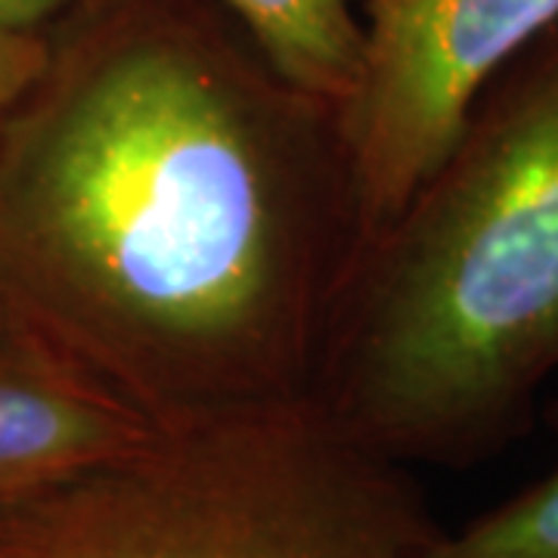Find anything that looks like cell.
Listing matches in <instances>:
<instances>
[{
	"label": "cell",
	"instance_id": "obj_3",
	"mask_svg": "<svg viewBox=\"0 0 558 558\" xmlns=\"http://www.w3.org/2000/svg\"><path fill=\"white\" fill-rule=\"evenodd\" d=\"M435 531L403 465L301 395L156 425L0 506V558H425Z\"/></svg>",
	"mask_w": 558,
	"mask_h": 558
},
{
	"label": "cell",
	"instance_id": "obj_5",
	"mask_svg": "<svg viewBox=\"0 0 558 558\" xmlns=\"http://www.w3.org/2000/svg\"><path fill=\"white\" fill-rule=\"evenodd\" d=\"M156 425L0 304V506L134 450Z\"/></svg>",
	"mask_w": 558,
	"mask_h": 558
},
{
	"label": "cell",
	"instance_id": "obj_6",
	"mask_svg": "<svg viewBox=\"0 0 558 558\" xmlns=\"http://www.w3.org/2000/svg\"><path fill=\"white\" fill-rule=\"evenodd\" d=\"M279 78L339 109L363 40V0H215Z\"/></svg>",
	"mask_w": 558,
	"mask_h": 558
},
{
	"label": "cell",
	"instance_id": "obj_1",
	"mask_svg": "<svg viewBox=\"0 0 558 558\" xmlns=\"http://www.w3.org/2000/svg\"><path fill=\"white\" fill-rule=\"evenodd\" d=\"M354 260L336 109L178 0H72L0 134V304L153 425L314 391Z\"/></svg>",
	"mask_w": 558,
	"mask_h": 558
},
{
	"label": "cell",
	"instance_id": "obj_10",
	"mask_svg": "<svg viewBox=\"0 0 558 558\" xmlns=\"http://www.w3.org/2000/svg\"><path fill=\"white\" fill-rule=\"evenodd\" d=\"M546 418H549V425H553V428L558 432V395L553 398V403L546 407Z\"/></svg>",
	"mask_w": 558,
	"mask_h": 558
},
{
	"label": "cell",
	"instance_id": "obj_2",
	"mask_svg": "<svg viewBox=\"0 0 558 558\" xmlns=\"http://www.w3.org/2000/svg\"><path fill=\"white\" fill-rule=\"evenodd\" d=\"M558 376V22L490 81L329 323L314 398L391 462L472 465Z\"/></svg>",
	"mask_w": 558,
	"mask_h": 558
},
{
	"label": "cell",
	"instance_id": "obj_4",
	"mask_svg": "<svg viewBox=\"0 0 558 558\" xmlns=\"http://www.w3.org/2000/svg\"><path fill=\"white\" fill-rule=\"evenodd\" d=\"M556 22L558 0H363L357 78L336 109L354 258L435 171L481 90Z\"/></svg>",
	"mask_w": 558,
	"mask_h": 558
},
{
	"label": "cell",
	"instance_id": "obj_9",
	"mask_svg": "<svg viewBox=\"0 0 558 558\" xmlns=\"http://www.w3.org/2000/svg\"><path fill=\"white\" fill-rule=\"evenodd\" d=\"M72 0H0V25L20 32H47Z\"/></svg>",
	"mask_w": 558,
	"mask_h": 558
},
{
	"label": "cell",
	"instance_id": "obj_7",
	"mask_svg": "<svg viewBox=\"0 0 558 558\" xmlns=\"http://www.w3.org/2000/svg\"><path fill=\"white\" fill-rule=\"evenodd\" d=\"M425 558H558V465L457 531L438 527Z\"/></svg>",
	"mask_w": 558,
	"mask_h": 558
},
{
	"label": "cell",
	"instance_id": "obj_8",
	"mask_svg": "<svg viewBox=\"0 0 558 558\" xmlns=\"http://www.w3.org/2000/svg\"><path fill=\"white\" fill-rule=\"evenodd\" d=\"M47 60V32L0 25V134Z\"/></svg>",
	"mask_w": 558,
	"mask_h": 558
}]
</instances>
